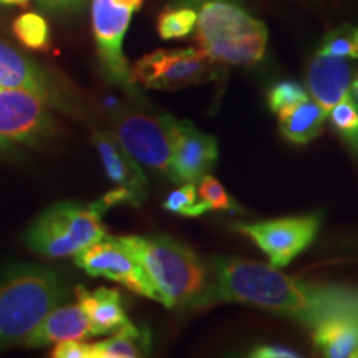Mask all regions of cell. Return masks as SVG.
I'll use <instances>...</instances> for the list:
<instances>
[{
  "mask_svg": "<svg viewBox=\"0 0 358 358\" xmlns=\"http://www.w3.org/2000/svg\"><path fill=\"white\" fill-rule=\"evenodd\" d=\"M211 282L199 308L239 302L279 313L313 329L330 317L358 313V289L306 284L279 267L237 257L211 261Z\"/></svg>",
  "mask_w": 358,
  "mask_h": 358,
  "instance_id": "cell-1",
  "label": "cell"
},
{
  "mask_svg": "<svg viewBox=\"0 0 358 358\" xmlns=\"http://www.w3.org/2000/svg\"><path fill=\"white\" fill-rule=\"evenodd\" d=\"M198 13L196 42L217 65H256L266 55L267 27L239 0H178Z\"/></svg>",
  "mask_w": 358,
  "mask_h": 358,
  "instance_id": "cell-2",
  "label": "cell"
},
{
  "mask_svg": "<svg viewBox=\"0 0 358 358\" xmlns=\"http://www.w3.org/2000/svg\"><path fill=\"white\" fill-rule=\"evenodd\" d=\"M66 295L69 287L52 268L37 264L8 267L0 277V348L24 342Z\"/></svg>",
  "mask_w": 358,
  "mask_h": 358,
  "instance_id": "cell-3",
  "label": "cell"
},
{
  "mask_svg": "<svg viewBox=\"0 0 358 358\" xmlns=\"http://www.w3.org/2000/svg\"><path fill=\"white\" fill-rule=\"evenodd\" d=\"M133 250L166 307L199 308L211 282V271L186 245L166 236L122 237Z\"/></svg>",
  "mask_w": 358,
  "mask_h": 358,
  "instance_id": "cell-4",
  "label": "cell"
},
{
  "mask_svg": "<svg viewBox=\"0 0 358 358\" xmlns=\"http://www.w3.org/2000/svg\"><path fill=\"white\" fill-rule=\"evenodd\" d=\"M105 211L96 203H58L35 219L25 232L30 250L47 259H62L78 254L106 236L101 217Z\"/></svg>",
  "mask_w": 358,
  "mask_h": 358,
  "instance_id": "cell-5",
  "label": "cell"
},
{
  "mask_svg": "<svg viewBox=\"0 0 358 358\" xmlns=\"http://www.w3.org/2000/svg\"><path fill=\"white\" fill-rule=\"evenodd\" d=\"M134 83L153 90H179L213 82L221 75V69L209 60L199 48H173L156 50L141 57L133 65Z\"/></svg>",
  "mask_w": 358,
  "mask_h": 358,
  "instance_id": "cell-6",
  "label": "cell"
},
{
  "mask_svg": "<svg viewBox=\"0 0 358 358\" xmlns=\"http://www.w3.org/2000/svg\"><path fill=\"white\" fill-rule=\"evenodd\" d=\"M115 127L116 138L138 163L171 179L173 136L169 115L124 111L116 118Z\"/></svg>",
  "mask_w": 358,
  "mask_h": 358,
  "instance_id": "cell-7",
  "label": "cell"
},
{
  "mask_svg": "<svg viewBox=\"0 0 358 358\" xmlns=\"http://www.w3.org/2000/svg\"><path fill=\"white\" fill-rule=\"evenodd\" d=\"M75 264L92 277L118 282L133 292L158 301V294L150 277L134 252L123 243L122 237L106 234L103 239L90 244L75 254Z\"/></svg>",
  "mask_w": 358,
  "mask_h": 358,
  "instance_id": "cell-8",
  "label": "cell"
},
{
  "mask_svg": "<svg viewBox=\"0 0 358 358\" xmlns=\"http://www.w3.org/2000/svg\"><path fill=\"white\" fill-rule=\"evenodd\" d=\"M319 227V214H308L256 224L239 222L234 229L252 239L267 254L271 266L285 267L313 243Z\"/></svg>",
  "mask_w": 358,
  "mask_h": 358,
  "instance_id": "cell-9",
  "label": "cell"
},
{
  "mask_svg": "<svg viewBox=\"0 0 358 358\" xmlns=\"http://www.w3.org/2000/svg\"><path fill=\"white\" fill-rule=\"evenodd\" d=\"M133 12L128 7L116 6L113 0H92L93 34L103 69L108 78L127 92H133L136 85L123 55V38Z\"/></svg>",
  "mask_w": 358,
  "mask_h": 358,
  "instance_id": "cell-10",
  "label": "cell"
},
{
  "mask_svg": "<svg viewBox=\"0 0 358 358\" xmlns=\"http://www.w3.org/2000/svg\"><path fill=\"white\" fill-rule=\"evenodd\" d=\"M47 101L24 88L0 87V141L37 143L52 133L53 118Z\"/></svg>",
  "mask_w": 358,
  "mask_h": 358,
  "instance_id": "cell-11",
  "label": "cell"
},
{
  "mask_svg": "<svg viewBox=\"0 0 358 358\" xmlns=\"http://www.w3.org/2000/svg\"><path fill=\"white\" fill-rule=\"evenodd\" d=\"M173 136L171 181L176 185L196 182L208 174L217 159V143L211 134L199 131L189 122L169 115Z\"/></svg>",
  "mask_w": 358,
  "mask_h": 358,
  "instance_id": "cell-12",
  "label": "cell"
},
{
  "mask_svg": "<svg viewBox=\"0 0 358 358\" xmlns=\"http://www.w3.org/2000/svg\"><path fill=\"white\" fill-rule=\"evenodd\" d=\"M93 143H95L110 181L115 182L116 186L127 187L136 198L138 204H141L148 194V181L143 169L138 166V161L128 153L127 148L116 138V134L95 131Z\"/></svg>",
  "mask_w": 358,
  "mask_h": 358,
  "instance_id": "cell-13",
  "label": "cell"
},
{
  "mask_svg": "<svg viewBox=\"0 0 358 358\" xmlns=\"http://www.w3.org/2000/svg\"><path fill=\"white\" fill-rule=\"evenodd\" d=\"M307 83L313 100L330 113L350 93L352 70L343 58L317 53L310 62Z\"/></svg>",
  "mask_w": 358,
  "mask_h": 358,
  "instance_id": "cell-14",
  "label": "cell"
},
{
  "mask_svg": "<svg viewBox=\"0 0 358 358\" xmlns=\"http://www.w3.org/2000/svg\"><path fill=\"white\" fill-rule=\"evenodd\" d=\"M93 337L87 313L80 303L58 306L24 338L27 348H38L60 340H85Z\"/></svg>",
  "mask_w": 358,
  "mask_h": 358,
  "instance_id": "cell-15",
  "label": "cell"
},
{
  "mask_svg": "<svg viewBox=\"0 0 358 358\" xmlns=\"http://www.w3.org/2000/svg\"><path fill=\"white\" fill-rule=\"evenodd\" d=\"M75 294L80 307L87 313L93 337L116 332L131 322L123 308L122 295L113 289L100 287L88 290L83 285H77Z\"/></svg>",
  "mask_w": 358,
  "mask_h": 358,
  "instance_id": "cell-16",
  "label": "cell"
},
{
  "mask_svg": "<svg viewBox=\"0 0 358 358\" xmlns=\"http://www.w3.org/2000/svg\"><path fill=\"white\" fill-rule=\"evenodd\" d=\"M0 87L30 90L42 96L48 105H58L55 92L42 70L3 42H0Z\"/></svg>",
  "mask_w": 358,
  "mask_h": 358,
  "instance_id": "cell-17",
  "label": "cell"
},
{
  "mask_svg": "<svg viewBox=\"0 0 358 358\" xmlns=\"http://www.w3.org/2000/svg\"><path fill=\"white\" fill-rule=\"evenodd\" d=\"M315 350L329 358L358 357V313L330 317L312 329Z\"/></svg>",
  "mask_w": 358,
  "mask_h": 358,
  "instance_id": "cell-18",
  "label": "cell"
},
{
  "mask_svg": "<svg viewBox=\"0 0 358 358\" xmlns=\"http://www.w3.org/2000/svg\"><path fill=\"white\" fill-rule=\"evenodd\" d=\"M329 113L317 101L306 100L279 115L280 133L289 141L297 145L310 143L324 131V124Z\"/></svg>",
  "mask_w": 358,
  "mask_h": 358,
  "instance_id": "cell-19",
  "label": "cell"
},
{
  "mask_svg": "<svg viewBox=\"0 0 358 358\" xmlns=\"http://www.w3.org/2000/svg\"><path fill=\"white\" fill-rule=\"evenodd\" d=\"M150 334L129 322L128 325L116 330L110 338L93 343V347L96 358H136L150 353Z\"/></svg>",
  "mask_w": 358,
  "mask_h": 358,
  "instance_id": "cell-20",
  "label": "cell"
},
{
  "mask_svg": "<svg viewBox=\"0 0 358 358\" xmlns=\"http://www.w3.org/2000/svg\"><path fill=\"white\" fill-rule=\"evenodd\" d=\"M198 13L189 6H174L164 8L158 17V34L163 40L185 38L196 29Z\"/></svg>",
  "mask_w": 358,
  "mask_h": 358,
  "instance_id": "cell-21",
  "label": "cell"
},
{
  "mask_svg": "<svg viewBox=\"0 0 358 358\" xmlns=\"http://www.w3.org/2000/svg\"><path fill=\"white\" fill-rule=\"evenodd\" d=\"M15 37L32 50H48L50 48V27L42 15L27 12L17 17L12 24Z\"/></svg>",
  "mask_w": 358,
  "mask_h": 358,
  "instance_id": "cell-22",
  "label": "cell"
},
{
  "mask_svg": "<svg viewBox=\"0 0 358 358\" xmlns=\"http://www.w3.org/2000/svg\"><path fill=\"white\" fill-rule=\"evenodd\" d=\"M163 208L169 213L185 217H199L209 211L208 204L199 198L198 187L194 182H185L178 189L169 192L168 198L164 199Z\"/></svg>",
  "mask_w": 358,
  "mask_h": 358,
  "instance_id": "cell-23",
  "label": "cell"
},
{
  "mask_svg": "<svg viewBox=\"0 0 358 358\" xmlns=\"http://www.w3.org/2000/svg\"><path fill=\"white\" fill-rule=\"evenodd\" d=\"M330 122L347 145L358 153V105L352 100V93L334 106L330 111Z\"/></svg>",
  "mask_w": 358,
  "mask_h": 358,
  "instance_id": "cell-24",
  "label": "cell"
},
{
  "mask_svg": "<svg viewBox=\"0 0 358 358\" xmlns=\"http://www.w3.org/2000/svg\"><path fill=\"white\" fill-rule=\"evenodd\" d=\"M319 53L340 58H358V27L342 25L322 40Z\"/></svg>",
  "mask_w": 358,
  "mask_h": 358,
  "instance_id": "cell-25",
  "label": "cell"
},
{
  "mask_svg": "<svg viewBox=\"0 0 358 358\" xmlns=\"http://www.w3.org/2000/svg\"><path fill=\"white\" fill-rule=\"evenodd\" d=\"M308 100L307 90L297 82H279L267 92V105L272 113L280 115Z\"/></svg>",
  "mask_w": 358,
  "mask_h": 358,
  "instance_id": "cell-26",
  "label": "cell"
},
{
  "mask_svg": "<svg viewBox=\"0 0 358 358\" xmlns=\"http://www.w3.org/2000/svg\"><path fill=\"white\" fill-rule=\"evenodd\" d=\"M198 192L199 198L208 204L209 211H237L239 209V206L232 201L221 182L214 176H209V174L201 178Z\"/></svg>",
  "mask_w": 358,
  "mask_h": 358,
  "instance_id": "cell-27",
  "label": "cell"
},
{
  "mask_svg": "<svg viewBox=\"0 0 358 358\" xmlns=\"http://www.w3.org/2000/svg\"><path fill=\"white\" fill-rule=\"evenodd\" d=\"M50 355L53 358H96L95 347L83 343L82 340H60L52 348Z\"/></svg>",
  "mask_w": 358,
  "mask_h": 358,
  "instance_id": "cell-28",
  "label": "cell"
},
{
  "mask_svg": "<svg viewBox=\"0 0 358 358\" xmlns=\"http://www.w3.org/2000/svg\"><path fill=\"white\" fill-rule=\"evenodd\" d=\"M38 6L47 12L58 13V15H66L73 13L83 7L85 0H37Z\"/></svg>",
  "mask_w": 358,
  "mask_h": 358,
  "instance_id": "cell-29",
  "label": "cell"
},
{
  "mask_svg": "<svg viewBox=\"0 0 358 358\" xmlns=\"http://www.w3.org/2000/svg\"><path fill=\"white\" fill-rule=\"evenodd\" d=\"M249 355L254 358H297L301 353L282 345H257L250 350Z\"/></svg>",
  "mask_w": 358,
  "mask_h": 358,
  "instance_id": "cell-30",
  "label": "cell"
},
{
  "mask_svg": "<svg viewBox=\"0 0 358 358\" xmlns=\"http://www.w3.org/2000/svg\"><path fill=\"white\" fill-rule=\"evenodd\" d=\"M116 6H122V7H128L131 10H138L143 6L145 0H113Z\"/></svg>",
  "mask_w": 358,
  "mask_h": 358,
  "instance_id": "cell-31",
  "label": "cell"
},
{
  "mask_svg": "<svg viewBox=\"0 0 358 358\" xmlns=\"http://www.w3.org/2000/svg\"><path fill=\"white\" fill-rule=\"evenodd\" d=\"M30 0H0L2 6H19V7H27Z\"/></svg>",
  "mask_w": 358,
  "mask_h": 358,
  "instance_id": "cell-32",
  "label": "cell"
},
{
  "mask_svg": "<svg viewBox=\"0 0 358 358\" xmlns=\"http://www.w3.org/2000/svg\"><path fill=\"white\" fill-rule=\"evenodd\" d=\"M352 90H353V95H355L358 98V75L355 77V80H353L352 83Z\"/></svg>",
  "mask_w": 358,
  "mask_h": 358,
  "instance_id": "cell-33",
  "label": "cell"
},
{
  "mask_svg": "<svg viewBox=\"0 0 358 358\" xmlns=\"http://www.w3.org/2000/svg\"><path fill=\"white\" fill-rule=\"evenodd\" d=\"M3 148H7L6 145H3V143L2 141H0V150H3Z\"/></svg>",
  "mask_w": 358,
  "mask_h": 358,
  "instance_id": "cell-34",
  "label": "cell"
}]
</instances>
